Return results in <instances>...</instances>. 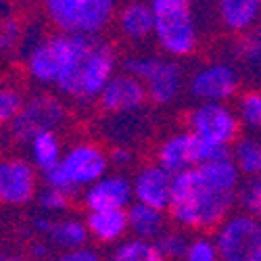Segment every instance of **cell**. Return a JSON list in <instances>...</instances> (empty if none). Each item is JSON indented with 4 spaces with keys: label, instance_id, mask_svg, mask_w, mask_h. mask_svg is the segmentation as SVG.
<instances>
[{
    "label": "cell",
    "instance_id": "1",
    "mask_svg": "<svg viewBox=\"0 0 261 261\" xmlns=\"http://www.w3.org/2000/svg\"><path fill=\"white\" fill-rule=\"evenodd\" d=\"M94 44L96 38H80L65 34L50 36L36 44L30 53L28 71L36 82L57 86L63 94L69 96L82 63L90 55Z\"/></svg>",
    "mask_w": 261,
    "mask_h": 261
},
{
    "label": "cell",
    "instance_id": "2",
    "mask_svg": "<svg viewBox=\"0 0 261 261\" xmlns=\"http://www.w3.org/2000/svg\"><path fill=\"white\" fill-rule=\"evenodd\" d=\"M234 199L236 197H224V194H215L203 188L197 171L190 169L173 176L167 213L182 228H220L230 217Z\"/></svg>",
    "mask_w": 261,
    "mask_h": 261
},
{
    "label": "cell",
    "instance_id": "3",
    "mask_svg": "<svg viewBox=\"0 0 261 261\" xmlns=\"http://www.w3.org/2000/svg\"><path fill=\"white\" fill-rule=\"evenodd\" d=\"M46 15L59 34L96 38L117 15L113 0H48Z\"/></svg>",
    "mask_w": 261,
    "mask_h": 261
},
{
    "label": "cell",
    "instance_id": "4",
    "mask_svg": "<svg viewBox=\"0 0 261 261\" xmlns=\"http://www.w3.org/2000/svg\"><path fill=\"white\" fill-rule=\"evenodd\" d=\"M155 40L169 57H188L197 48V23L186 0H153Z\"/></svg>",
    "mask_w": 261,
    "mask_h": 261
},
{
    "label": "cell",
    "instance_id": "5",
    "mask_svg": "<svg viewBox=\"0 0 261 261\" xmlns=\"http://www.w3.org/2000/svg\"><path fill=\"white\" fill-rule=\"evenodd\" d=\"M123 73L140 80L146 88V96L157 105L176 100L182 88V69L169 59L132 57L123 63Z\"/></svg>",
    "mask_w": 261,
    "mask_h": 261
},
{
    "label": "cell",
    "instance_id": "6",
    "mask_svg": "<svg viewBox=\"0 0 261 261\" xmlns=\"http://www.w3.org/2000/svg\"><path fill=\"white\" fill-rule=\"evenodd\" d=\"M213 243L220 261H261V222L249 213H234L217 228Z\"/></svg>",
    "mask_w": 261,
    "mask_h": 261
},
{
    "label": "cell",
    "instance_id": "7",
    "mask_svg": "<svg viewBox=\"0 0 261 261\" xmlns=\"http://www.w3.org/2000/svg\"><path fill=\"white\" fill-rule=\"evenodd\" d=\"M230 157V148H220L199 140L190 132L169 136L157 150V165H161L171 176L197 169L203 163Z\"/></svg>",
    "mask_w": 261,
    "mask_h": 261
},
{
    "label": "cell",
    "instance_id": "8",
    "mask_svg": "<svg viewBox=\"0 0 261 261\" xmlns=\"http://www.w3.org/2000/svg\"><path fill=\"white\" fill-rule=\"evenodd\" d=\"M238 123L236 111L224 102H201L188 117L190 134L220 148H230L238 140Z\"/></svg>",
    "mask_w": 261,
    "mask_h": 261
},
{
    "label": "cell",
    "instance_id": "9",
    "mask_svg": "<svg viewBox=\"0 0 261 261\" xmlns=\"http://www.w3.org/2000/svg\"><path fill=\"white\" fill-rule=\"evenodd\" d=\"M115 63L117 61L111 44L96 40L94 48L86 57V61L82 63V67L75 75L69 96L77 100H94V98L98 100L105 86L115 75Z\"/></svg>",
    "mask_w": 261,
    "mask_h": 261
},
{
    "label": "cell",
    "instance_id": "10",
    "mask_svg": "<svg viewBox=\"0 0 261 261\" xmlns=\"http://www.w3.org/2000/svg\"><path fill=\"white\" fill-rule=\"evenodd\" d=\"M65 119V107L57 96L50 94H40L32 100L23 102L19 115L15 117L13 134L19 140H34L36 136L44 132H55L57 125Z\"/></svg>",
    "mask_w": 261,
    "mask_h": 261
},
{
    "label": "cell",
    "instance_id": "11",
    "mask_svg": "<svg viewBox=\"0 0 261 261\" xmlns=\"http://www.w3.org/2000/svg\"><path fill=\"white\" fill-rule=\"evenodd\" d=\"M241 88V75L228 63H209L190 77V94L201 102H224Z\"/></svg>",
    "mask_w": 261,
    "mask_h": 261
},
{
    "label": "cell",
    "instance_id": "12",
    "mask_svg": "<svg viewBox=\"0 0 261 261\" xmlns=\"http://www.w3.org/2000/svg\"><path fill=\"white\" fill-rule=\"evenodd\" d=\"M61 167L75 188H90L107 176L109 155L92 142H77L63 155Z\"/></svg>",
    "mask_w": 261,
    "mask_h": 261
},
{
    "label": "cell",
    "instance_id": "13",
    "mask_svg": "<svg viewBox=\"0 0 261 261\" xmlns=\"http://www.w3.org/2000/svg\"><path fill=\"white\" fill-rule=\"evenodd\" d=\"M36 167L21 157L0 159V203L25 205L36 197Z\"/></svg>",
    "mask_w": 261,
    "mask_h": 261
},
{
    "label": "cell",
    "instance_id": "14",
    "mask_svg": "<svg viewBox=\"0 0 261 261\" xmlns=\"http://www.w3.org/2000/svg\"><path fill=\"white\" fill-rule=\"evenodd\" d=\"M132 203V180L125 178L123 173H107L102 180L86 188L84 192V205L88 207V211H125Z\"/></svg>",
    "mask_w": 261,
    "mask_h": 261
},
{
    "label": "cell",
    "instance_id": "15",
    "mask_svg": "<svg viewBox=\"0 0 261 261\" xmlns=\"http://www.w3.org/2000/svg\"><path fill=\"white\" fill-rule=\"evenodd\" d=\"M171 184H173V176L161 165L157 163L144 165L132 180L134 203L167 211L171 201Z\"/></svg>",
    "mask_w": 261,
    "mask_h": 261
},
{
    "label": "cell",
    "instance_id": "16",
    "mask_svg": "<svg viewBox=\"0 0 261 261\" xmlns=\"http://www.w3.org/2000/svg\"><path fill=\"white\" fill-rule=\"evenodd\" d=\"M146 98V88L140 80L127 73H115L100 92L98 102L109 113H127L140 109Z\"/></svg>",
    "mask_w": 261,
    "mask_h": 261
},
{
    "label": "cell",
    "instance_id": "17",
    "mask_svg": "<svg viewBox=\"0 0 261 261\" xmlns=\"http://www.w3.org/2000/svg\"><path fill=\"white\" fill-rule=\"evenodd\" d=\"M194 171H197L203 188H207L209 192L224 194V197H236L238 184H241V171L234 165L232 157L203 163Z\"/></svg>",
    "mask_w": 261,
    "mask_h": 261
},
{
    "label": "cell",
    "instance_id": "18",
    "mask_svg": "<svg viewBox=\"0 0 261 261\" xmlns=\"http://www.w3.org/2000/svg\"><path fill=\"white\" fill-rule=\"evenodd\" d=\"M115 17L119 32L129 40H144L155 32V15L150 3H127Z\"/></svg>",
    "mask_w": 261,
    "mask_h": 261
},
{
    "label": "cell",
    "instance_id": "19",
    "mask_svg": "<svg viewBox=\"0 0 261 261\" xmlns=\"http://www.w3.org/2000/svg\"><path fill=\"white\" fill-rule=\"evenodd\" d=\"M217 13L230 32L247 34L257 25L261 17V3L259 0H222L217 5Z\"/></svg>",
    "mask_w": 261,
    "mask_h": 261
},
{
    "label": "cell",
    "instance_id": "20",
    "mask_svg": "<svg viewBox=\"0 0 261 261\" xmlns=\"http://www.w3.org/2000/svg\"><path fill=\"white\" fill-rule=\"evenodd\" d=\"M86 226L92 238L98 243H117L123 238L125 232H129L127 224V209L119 211H88Z\"/></svg>",
    "mask_w": 261,
    "mask_h": 261
},
{
    "label": "cell",
    "instance_id": "21",
    "mask_svg": "<svg viewBox=\"0 0 261 261\" xmlns=\"http://www.w3.org/2000/svg\"><path fill=\"white\" fill-rule=\"evenodd\" d=\"M127 224L134 238L155 243L165 232V211L146 207L140 203H132L127 209Z\"/></svg>",
    "mask_w": 261,
    "mask_h": 261
},
{
    "label": "cell",
    "instance_id": "22",
    "mask_svg": "<svg viewBox=\"0 0 261 261\" xmlns=\"http://www.w3.org/2000/svg\"><path fill=\"white\" fill-rule=\"evenodd\" d=\"M88 226L86 222L77 220V217H63V220H55L53 224V230L48 234V241L63 249L65 253L67 251H75V249H82L88 243Z\"/></svg>",
    "mask_w": 261,
    "mask_h": 261
},
{
    "label": "cell",
    "instance_id": "23",
    "mask_svg": "<svg viewBox=\"0 0 261 261\" xmlns=\"http://www.w3.org/2000/svg\"><path fill=\"white\" fill-rule=\"evenodd\" d=\"M234 165L241 171V176L257 178L261 176V140L253 136H241L230 150Z\"/></svg>",
    "mask_w": 261,
    "mask_h": 261
},
{
    "label": "cell",
    "instance_id": "24",
    "mask_svg": "<svg viewBox=\"0 0 261 261\" xmlns=\"http://www.w3.org/2000/svg\"><path fill=\"white\" fill-rule=\"evenodd\" d=\"M30 153H32V165L42 173L57 167L65 155L61 150V140L57 132H44L30 140Z\"/></svg>",
    "mask_w": 261,
    "mask_h": 261
},
{
    "label": "cell",
    "instance_id": "25",
    "mask_svg": "<svg viewBox=\"0 0 261 261\" xmlns=\"http://www.w3.org/2000/svg\"><path fill=\"white\" fill-rule=\"evenodd\" d=\"M111 261H165V259L159 253V249H157L155 243L132 238V241L121 243L113 251Z\"/></svg>",
    "mask_w": 261,
    "mask_h": 261
},
{
    "label": "cell",
    "instance_id": "26",
    "mask_svg": "<svg viewBox=\"0 0 261 261\" xmlns=\"http://www.w3.org/2000/svg\"><path fill=\"white\" fill-rule=\"evenodd\" d=\"M238 55L251 73L261 75V25L245 34L241 44H238Z\"/></svg>",
    "mask_w": 261,
    "mask_h": 261
},
{
    "label": "cell",
    "instance_id": "27",
    "mask_svg": "<svg viewBox=\"0 0 261 261\" xmlns=\"http://www.w3.org/2000/svg\"><path fill=\"white\" fill-rule=\"evenodd\" d=\"M238 121L251 129H261V90H247L236 107Z\"/></svg>",
    "mask_w": 261,
    "mask_h": 261
},
{
    "label": "cell",
    "instance_id": "28",
    "mask_svg": "<svg viewBox=\"0 0 261 261\" xmlns=\"http://www.w3.org/2000/svg\"><path fill=\"white\" fill-rule=\"evenodd\" d=\"M159 253L163 255V259H184L186 251L190 247V241L182 234V232H163L157 241H155Z\"/></svg>",
    "mask_w": 261,
    "mask_h": 261
},
{
    "label": "cell",
    "instance_id": "29",
    "mask_svg": "<svg viewBox=\"0 0 261 261\" xmlns=\"http://www.w3.org/2000/svg\"><path fill=\"white\" fill-rule=\"evenodd\" d=\"M241 203L245 207V213L253 215L257 222H261V176L251 178L241 188Z\"/></svg>",
    "mask_w": 261,
    "mask_h": 261
},
{
    "label": "cell",
    "instance_id": "30",
    "mask_svg": "<svg viewBox=\"0 0 261 261\" xmlns=\"http://www.w3.org/2000/svg\"><path fill=\"white\" fill-rule=\"evenodd\" d=\"M23 107V96L15 88L0 86V123H13Z\"/></svg>",
    "mask_w": 261,
    "mask_h": 261
},
{
    "label": "cell",
    "instance_id": "31",
    "mask_svg": "<svg viewBox=\"0 0 261 261\" xmlns=\"http://www.w3.org/2000/svg\"><path fill=\"white\" fill-rule=\"evenodd\" d=\"M184 261H220V255H217V247L213 243V238H194L190 241V247L186 251Z\"/></svg>",
    "mask_w": 261,
    "mask_h": 261
},
{
    "label": "cell",
    "instance_id": "32",
    "mask_svg": "<svg viewBox=\"0 0 261 261\" xmlns=\"http://www.w3.org/2000/svg\"><path fill=\"white\" fill-rule=\"evenodd\" d=\"M69 199L71 197L65 192H59L55 188H44L38 194V205L48 213H61L69 207Z\"/></svg>",
    "mask_w": 261,
    "mask_h": 261
},
{
    "label": "cell",
    "instance_id": "33",
    "mask_svg": "<svg viewBox=\"0 0 261 261\" xmlns=\"http://www.w3.org/2000/svg\"><path fill=\"white\" fill-rule=\"evenodd\" d=\"M21 40V25L13 17L0 19V50H11Z\"/></svg>",
    "mask_w": 261,
    "mask_h": 261
},
{
    "label": "cell",
    "instance_id": "34",
    "mask_svg": "<svg viewBox=\"0 0 261 261\" xmlns=\"http://www.w3.org/2000/svg\"><path fill=\"white\" fill-rule=\"evenodd\" d=\"M44 182H46V188H55V190H59V192L69 194V197H73V192L77 190V188L71 184V180L67 178V173L63 171L61 163H59L57 167H53L50 171L44 173Z\"/></svg>",
    "mask_w": 261,
    "mask_h": 261
},
{
    "label": "cell",
    "instance_id": "35",
    "mask_svg": "<svg viewBox=\"0 0 261 261\" xmlns=\"http://www.w3.org/2000/svg\"><path fill=\"white\" fill-rule=\"evenodd\" d=\"M48 261H100L98 253L90 247H82V249H75V251H67L55 259H48Z\"/></svg>",
    "mask_w": 261,
    "mask_h": 261
},
{
    "label": "cell",
    "instance_id": "36",
    "mask_svg": "<svg viewBox=\"0 0 261 261\" xmlns=\"http://www.w3.org/2000/svg\"><path fill=\"white\" fill-rule=\"evenodd\" d=\"M132 159H134L132 150L125 146H115V148H111V153H109V165H115V167H125L132 163Z\"/></svg>",
    "mask_w": 261,
    "mask_h": 261
},
{
    "label": "cell",
    "instance_id": "37",
    "mask_svg": "<svg viewBox=\"0 0 261 261\" xmlns=\"http://www.w3.org/2000/svg\"><path fill=\"white\" fill-rule=\"evenodd\" d=\"M53 224H55V220H50V217H46V215L36 217V220H34V228H36V232L44 234V236H48V234H50Z\"/></svg>",
    "mask_w": 261,
    "mask_h": 261
},
{
    "label": "cell",
    "instance_id": "38",
    "mask_svg": "<svg viewBox=\"0 0 261 261\" xmlns=\"http://www.w3.org/2000/svg\"><path fill=\"white\" fill-rule=\"evenodd\" d=\"M34 255H36V257H44V255H46V247H44V245H36V247H34Z\"/></svg>",
    "mask_w": 261,
    "mask_h": 261
},
{
    "label": "cell",
    "instance_id": "39",
    "mask_svg": "<svg viewBox=\"0 0 261 261\" xmlns=\"http://www.w3.org/2000/svg\"><path fill=\"white\" fill-rule=\"evenodd\" d=\"M0 261H23V259H19V257H0Z\"/></svg>",
    "mask_w": 261,
    "mask_h": 261
}]
</instances>
